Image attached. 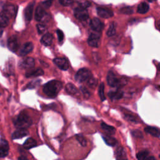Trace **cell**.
Segmentation results:
<instances>
[{"mask_svg": "<svg viewBox=\"0 0 160 160\" xmlns=\"http://www.w3.org/2000/svg\"><path fill=\"white\" fill-rule=\"evenodd\" d=\"M62 82L57 80H52L46 83L43 86V92L51 98L56 97L62 89Z\"/></svg>", "mask_w": 160, "mask_h": 160, "instance_id": "obj_1", "label": "cell"}, {"mask_svg": "<svg viewBox=\"0 0 160 160\" xmlns=\"http://www.w3.org/2000/svg\"><path fill=\"white\" fill-rule=\"evenodd\" d=\"M14 126L19 128H27L32 124V121L30 117L24 112L22 111L14 120Z\"/></svg>", "mask_w": 160, "mask_h": 160, "instance_id": "obj_2", "label": "cell"}, {"mask_svg": "<svg viewBox=\"0 0 160 160\" xmlns=\"http://www.w3.org/2000/svg\"><path fill=\"white\" fill-rule=\"evenodd\" d=\"M107 82L110 86L119 88L126 84L127 83V81L123 78H118L112 71H109L107 75Z\"/></svg>", "mask_w": 160, "mask_h": 160, "instance_id": "obj_3", "label": "cell"}, {"mask_svg": "<svg viewBox=\"0 0 160 160\" xmlns=\"http://www.w3.org/2000/svg\"><path fill=\"white\" fill-rule=\"evenodd\" d=\"M91 76V72L88 68H81L76 72L75 79L79 82H82L88 80Z\"/></svg>", "mask_w": 160, "mask_h": 160, "instance_id": "obj_4", "label": "cell"}, {"mask_svg": "<svg viewBox=\"0 0 160 160\" xmlns=\"http://www.w3.org/2000/svg\"><path fill=\"white\" fill-rule=\"evenodd\" d=\"M75 17L80 21H86L89 18V13L86 8L81 6L74 9Z\"/></svg>", "mask_w": 160, "mask_h": 160, "instance_id": "obj_5", "label": "cell"}, {"mask_svg": "<svg viewBox=\"0 0 160 160\" xmlns=\"http://www.w3.org/2000/svg\"><path fill=\"white\" fill-rule=\"evenodd\" d=\"M8 48L12 52H16L19 47V42L18 38L16 36H11L8 40Z\"/></svg>", "mask_w": 160, "mask_h": 160, "instance_id": "obj_6", "label": "cell"}, {"mask_svg": "<svg viewBox=\"0 0 160 160\" xmlns=\"http://www.w3.org/2000/svg\"><path fill=\"white\" fill-rule=\"evenodd\" d=\"M49 16L46 13L41 6H38L35 12V19L36 21H45L49 19Z\"/></svg>", "mask_w": 160, "mask_h": 160, "instance_id": "obj_7", "label": "cell"}, {"mask_svg": "<svg viewBox=\"0 0 160 160\" xmlns=\"http://www.w3.org/2000/svg\"><path fill=\"white\" fill-rule=\"evenodd\" d=\"M89 45L93 48H98L100 44V35L98 33H91L88 39Z\"/></svg>", "mask_w": 160, "mask_h": 160, "instance_id": "obj_8", "label": "cell"}, {"mask_svg": "<svg viewBox=\"0 0 160 160\" xmlns=\"http://www.w3.org/2000/svg\"><path fill=\"white\" fill-rule=\"evenodd\" d=\"M54 63L61 69L66 71L69 68L68 61L65 58H57L54 59Z\"/></svg>", "mask_w": 160, "mask_h": 160, "instance_id": "obj_9", "label": "cell"}, {"mask_svg": "<svg viewBox=\"0 0 160 160\" xmlns=\"http://www.w3.org/2000/svg\"><path fill=\"white\" fill-rule=\"evenodd\" d=\"M90 26L92 30L96 32H100L104 28L103 23L96 18H93L90 22Z\"/></svg>", "mask_w": 160, "mask_h": 160, "instance_id": "obj_10", "label": "cell"}, {"mask_svg": "<svg viewBox=\"0 0 160 160\" xmlns=\"http://www.w3.org/2000/svg\"><path fill=\"white\" fill-rule=\"evenodd\" d=\"M34 60L32 58L28 57L19 62V67L22 69H29L34 67Z\"/></svg>", "mask_w": 160, "mask_h": 160, "instance_id": "obj_11", "label": "cell"}, {"mask_svg": "<svg viewBox=\"0 0 160 160\" xmlns=\"http://www.w3.org/2000/svg\"><path fill=\"white\" fill-rule=\"evenodd\" d=\"M2 12L6 16H8L9 18H11L14 16L15 14V12H16L15 6L12 4H6L3 7Z\"/></svg>", "mask_w": 160, "mask_h": 160, "instance_id": "obj_12", "label": "cell"}, {"mask_svg": "<svg viewBox=\"0 0 160 160\" xmlns=\"http://www.w3.org/2000/svg\"><path fill=\"white\" fill-rule=\"evenodd\" d=\"M97 13L100 17L103 18H109L114 15L113 12L111 10L102 8H97Z\"/></svg>", "mask_w": 160, "mask_h": 160, "instance_id": "obj_13", "label": "cell"}, {"mask_svg": "<svg viewBox=\"0 0 160 160\" xmlns=\"http://www.w3.org/2000/svg\"><path fill=\"white\" fill-rule=\"evenodd\" d=\"M9 145L8 142L2 139L0 141V158H4L8 154Z\"/></svg>", "mask_w": 160, "mask_h": 160, "instance_id": "obj_14", "label": "cell"}, {"mask_svg": "<svg viewBox=\"0 0 160 160\" xmlns=\"http://www.w3.org/2000/svg\"><path fill=\"white\" fill-rule=\"evenodd\" d=\"M33 49V44L31 42H28L25 43L19 51V54L21 56H25L32 51Z\"/></svg>", "mask_w": 160, "mask_h": 160, "instance_id": "obj_15", "label": "cell"}, {"mask_svg": "<svg viewBox=\"0 0 160 160\" xmlns=\"http://www.w3.org/2000/svg\"><path fill=\"white\" fill-rule=\"evenodd\" d=\"M28 134V131L24 128H19L18 130L14 131L12 134V138L15 139H19L26 136Z\"/></svg>", "mask_w": 160, "mask_h": 160, "instance_id": "obj_16", "label": "cell"}, {"mask_svg": "<svg viewBox=\"0 0 160 160\" xmlns=\"http://www.w3.org/2000/svg\"><path fill=\"white\" fill-rule=\"evenodd\" d=\"M34 6V2H30L25 9V18L27 21H30L32 18L33 8Z\"/></svg>", "mask_w": 160, "mask_h": 160, "instance_id": "obj_17", "label": "cell"}, {"mask_svg": "<svg viewBox=\"0 0 160 160\" xmlns=\"http://www.w3.org/2000/svg\"><path fill=\"white\" fill-rule=\"evenodd\" d=\"M108 96L109 98L112 100H118L120 99L123 96V91L120 89L111 91L109 92Z\"/></svg>", "mask_w": 160, "mask_h": 160, "instance_id": "obj_18", "label": "cell"}, {"mask_svg": "<svg viewBox=\"0 0 160 160\" xmlns=\"http://www.w3.org/2000/svg\"><path fill=\"white\" fill-rule=\"evenodd\" d=\"M52 39H53L52 35L49 32H47L43 35V36L41 39V42L44 46H48L51 44L52 42Z\"/></svg>", "mask_w": 160, "mask_h": 160, "instance_id": "obj_19", "label": "cell"}, {"mask_svg": "<svg viewBox=\"0 0 160 160\" xmlns=\"http://www.w3.org/2000/svg\"><path fill=\"white\" fill-rule=\"evenodd\" d=\"M44 74V71L41 68H38L34 70H31L28 71L26 73V76L27 78L29 77H36V76H42Z\"/></svg>", "mask_w": 160, "mask_h": 160, "instance_id": "obj_20", "label": "cell"}, {"mask_svg": "<svg viewBox=\"0 0 160 160\" xmlns=\"http://www.w3.org/2000/svg\"><path fill=\"white\" fill-rule=\"evenodd\" d=\"M144 131L151 135L155 136V137H159L160 136V131L156 128L152 127V126H148L146 127Z\"/></svg>", "mask_w": 160, "mask_h": 160, "instance_id": "obj_21", "label": "cell"}, {"mask_svg": "<svg viewBox=\"0 0 160 160\" xmlns=\"http://www.w3.org/2000/svg\"><path fill=\"white\" fill-rule=\"evenodd\" d=\"M102 139H104V142L110 146H114L117 144V141L115 138L109 136V135H102Z\"/></svg>", "mask_w": 160, "mask_h": 160, "instance_id": "obj_22", "label": "cell"}, {"mask_svg": "<svg viewBox=\"0 0 160 160\" xmlns=\"http://www.w3.org/2000/svg\"><path fill=\"white\" fill-rule=\"evenodd\" d=\"M149 6L148 5V3L142 2H141L138 6V9H137V12L140 13V14H145L146 12H147L149 11Z\"/></svg>", "mask_w": 160, "mask_h": 160, "instance_id": "obj_23", "label": "cell"}, {"mask_svg": "<svg viewBox=\"0 0 160 160\" xmlns=\"http://www.w3.org/2000/svg\"><path fill=\"white\" fill-rule=\"evenodd\" d=\"M36 146V141L33 138H28L24 143L23 147L26 149H29Z\"/></svg>", "mask_w": 160, "mask_h": 160, "instance_id": "obj_24", "label": "cell"}, {"mask_svg": "<svg viewBox=\"0 0 160 160\" xmlns=\"http://www.w3.org/2000/svg\"><path fill=\"white\" fill-rule=\"evenodd\" d=\"M116 158L118 159H126V152H125L124 148L121 146L118 147L116 151Z\"/></svg>", "mask_w": 160, "mask_h": 160, "instance_id": "obj_25", "label": "cell"}, {"mask_svg": "<svg viewBox=\"0 0 160 160\" xmlns=\"http://www.w3.org/2000/svg\"><path fill=\"white\" fill-rule=\"evenodd\" d=\"M66 91L68 93H69L70 94H75L78 93V90L76 88V87L71 83H68L66 84Z\"/></svg>", "mask_w": 160, "mask_h": 160, "instance_id": "obj_26", "label": "cell"}, {"mask_svg": "<svg viewBox=\"0 0 160 160\" xmlns=\"http://www.w3.org/2000/svg\"><path fill=\"white\" fill-rule=\"evenodd\" d=\"M101 126L102 129H103L106 132H107L108 134H114L115 132V128L110 125H108L106 124L105 122H101Z\"/></svg>", "mask_w": 160, "mask_h": 160, "instance_id": "obj_27", "label": "cell"}, {"mask_svg": "<svg viewBox=\"0 0 160 160\" xmlns=\"http://www.w3.org/2000/svg\"><path fill=\"white\" fill-rule=\"evenodd\" d=\"M9 24V18L2 12L0 13V26L4 28Z\"/></svg>", "mask_w": 160, "mask_h": 160, "instance_id": "obj_28", "label": "cell"}, {"mask_svg": "<svg viewBox=\"0 0 160 160\" xmlns=\"http://www.w3.org/2000/svg\"><path fill=\"white\" fill-rule=\"evenodd\" d=\"M116 24L114 22H111L109 25V27L106 32V34L108 36L111 37L115 34L116 33Z\"/></svg>", "mask_w": 160, "mask_h": 160, "instance_id": "obj_29", "label": "cell"}, {"mask_svg": "<svg viewBox=\"0 0 160 160\" xmlns=\"http://www.w3.org/2000/svg\"><path fill=\"white\" fill-rule=\"evenodd\" d=\"M76 139L78 140V141L79 142V144L82 146H86L87 141H86V138H84V136L82 134H76Z\"/></svg>", "mask_w": 160, "mask_h": 160, "instance_id": "obj_30", "label": "cell"}, {"mask_svg": "<svg viewBox=\"0 0 160 160\" xmlns=\"http://www.w3.org/2000/svg\"><path fill=\"white\" fill-rule=\"evenodd\" d=\"M98 93L101 101H104L106 98L104 96V85L103 83H101L98 88Z\"/></svg>", "mask_w": 160, "mask_h": 160, "instance_id": "obj_31", "label": "cell"}, {"mask_svg": "<svg viewBox=\"0 0 160 160\" xmlns=\"http://www.w3.org/2000/svg\"><path fill=\"white\" fill-rule=\"evenodd\" d=\"M88 84L89 86L91 87V88H96V87L97 86V85H98V80H97L96 78H94L91 76V77L88 79Z\"/></svg>", "mask_w": 160, "mask_h": 160, "instance_id": "obj_32", "label": "cell"}, {"mask_svg": "<svg viewBox=\"0 0 160 160\" xmlns=\"http://www.w3.org/2000/svg\"><path fill=\"white\" fill-rule=\"evenodd\" d=\"M148 154H149V152L147 151H142L138 152L137 154L136 157L139 160L146 159L147 158V157L148 156Z\"/></svg>", "mask_w": 160, "mask_h": 160, "instance_id": "obj_33", "label": "cell"}, {"mask_svg": "<svg viewBox=\"0 0 160 160\" xmlns=\"http://www.w3.org/2000/svg\"><path fill=\"white\" fill-rule=\"evenodd\" d=\"M41 82V81L39 79L38 80H35L33 81L32 82H31L30 83H29L26 87V88H29V89H33L35 88L36 86H38Z\"/></svg>", "mask_w": 160, "mask_h": 160, "instance_id": "obj_34", "label": "cell"}, {"mask_svg": "<svg viewBox=\"0 0 160 160\" xmlns=\"http://www.w3.org/2000/svg\"><path fill=\"white\" fill-rule=\"evenodd\" d=\"M121 12L126 14H131L133 12V9L130 7H124L120 9Z\"/></svg>", "mask_w": 160, "mask_h": 160, "instance_id": "obj_35", "label": "cell"}, {"mask_svg": "<svg viewBox=\"0 0 160 160\" xmlns=\"http://www.w3.org/2000/svg\"><path fill=\"white\" fill-rule=\"evenodd\" d=\"M37 29H38V31L39 34H42L46 31V28L43 24H37Z\"/></svg>", "mask_w": 160, "mask_h": 160, "instance_id": "obj_36", "label": "cell"}, {"mask_svg": "<svg viewBox=\"0 0 160 160\" xmlns=\"http://www.w3.org/2000/svg\"><path fill=\"white\" fill-rule=\"evenodd\" d=\"M80 89L81 90V91H82V94H83L84 98H86V99H88V98H89V96H90V93H89V92L87 90V89H86L85 87H84V86H82V87L81 86V87L80 88Z\"/></svg>", "mask_w": 160, "mask_h": 160, "instance_id": "obj_37", "label": "cell"}, {"mask_svg": "<svg viewBox=\"0 0 160 160\" xmlns=\"http://www.w3.org/2000/svg\"><path fill=\"white\" fill-rule=\"evenodd\" d=\"M131 134L133 136L138 138H142V132L139 130H134L131 132Z\"/></svg>", "mask_w": 160, "mask_h": 160, "instance_id": "obj_38", "label": "cell"}, {"mask_svg": "<svg viewBox=\"0 0 160 160\" xmlns=\"http://www.w3.org/2000/svg\"><path fill=\"white\" fill-rule=\"evenodd\" d=\"M59 1L62 5L64 6H69L73 2V0H59Z\"/></svg>", "mask_w": 160, "mask_h": 160, "instance_id": "obj_39", "label": "cell"}, {"mask_svg": "<svg viewBox=\"0 0 160 160\" xmlns=\"http://www.w3.org/2000/svg\"><path fill=\"white\" fill-rule=\"evenodd\" d=\"M57 32V35H58V40L59 42L62 41L63 39H64V33L62 32V31L60 29H58L56 31Z\"/></svg>", "mask_w": 160, "mask_h": 160, "instance_id": "obj_40", "label": "cell"}, {"mask_svg": "<svg viewBox=\"0 0 160 160\" xmlns=\"http://www.w3.org/2000/svg\"><path fill=\"white\" fill-rule=\"evenodd\" d=\"M124 118L128 120V121H132V122H136L137 121H136V119L132 116H131L129 114H125L124 116Z\"/></svg>", "mask_w": 160, "mask_h": 160, "instance_id": "obj_41", "label": "cell"}, {"mask_svg": "<svg viewBox=\"0 0 160 160\" xmlns=\"http://www.w3.org/2000/svg\"><path fill=\"white\" fill-rule=\"evenodd\" d=\"M52 1L53 0H46L42 2V5L44 6V7H45L46 8H48L51 6Z\"/></svg>", "mask_w": 160, "mask_h": 160, "instance_id": "obj_42", "label": "cell"}, {"mask_svg": "<svg viewBox=\"0 0 160 160\" xmlns=\"http://www.w3.org/2000/svg\"><path fill=\"white\" fill-rule=\"evenodd\" d=\"M2 32H3V28L0 26V37H1V36L2 34Z\"/></svg>", "mask_w": 160, "mask_h": 160, "instance_id": "obj_43", "label": "cell"}, {"mask_svg": "<svg viewBox=\"0 0 160 160\" xmlns=\"http://www.w3.org/2000/svg\"><path fill=\"white\" fill-rule=\"evenodd\" d=\"M146 159H155V158L154 157H152V156H151V157H148V156Z\"/></svg>", "mask_w": 160, "mask_h": 160, "instance_id": "obj_44", "label": "cell"}, {"mask_svg": "<svg viewBox=\"0 0 160 160\" xmlns=\"http://www.w3.org/2000/svg\"><path fill=\"white\" fill-rule=\"evenodd\" d=\"M27 158H26V157H24V156H21V157H19V158H18V159H26Z\"/></svg>", "mask_w": 160, "mask_h": 160, "instance_id": "obj_45", "label": "cell"}, {"mask_svg": "<svg viewBox=\"0 0 160 160\" xmlns=\"http://www.w3.org/2000/svg\"><path fill=\"white\" fill-rule=\"evenodd\" d=\"M158 29H159V30L160 31V20L158 21Z\"/></svg>", "mask_w": 160, "mask_h": 160, "instance_id": "obj_46", "label": "cell"}, {"mask_svg": "<svg viewBox=\"0 0 160 160\" xmlns=\"http://www.w3.org/2000/svg\"><path fill=\"white\" fill-rule=\"evenodd\" d=\"M148 1H149V2H153V1H156V0H147Z\"/></svg>", "mask_w": 160, "mask_h": 160, "instance_id": "obj_47", "label": "cell"}]
</instances>
